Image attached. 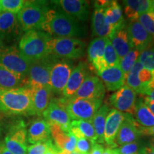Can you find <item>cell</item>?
<instances>
[{"instance_id":"8","label":"cell","mask_w":154,"mask_h":154,"mask_svg":"<svg viewBox=\"0 0 154 154\" xmlns=\"http://www.w3.org/2000/svg\"><path fill=\"white\" fill-rule=\"evenodd\" d=\"M4 143L11 154H26L27 132L24 122L20 121L11 125L5 137Z\"/></svg>"},{"instance_id":"5","label":"cell","mask_w":154,"mask_h":154,"mask_svg":"<svg viewBox=\"0 0 154 154\" xmlns=\"http://www.w3.org/2000/svg\"><path fill=\"white\" fill-rule=\"evenodd\" d=\"M85 42L79 38H53L47 42L49 56L65 59H76L84 54Z\"/></svg>"},{"instance_id":"39","label":"cell","mask_w":154,"mask_h":154,"mask_svg":"<svg viewBox=\"0 0 154 154\" xmlns=\"http://www.w3.org/2000/svg\"><path fill=\"white\" fill-rule=\"evenodd\" d=\"M96 143L87 138H78L75 151L79 154H90L94 145Z\"/></svg>"},{"instance_id":"43","label":"cell","mask_w":154,"mask_h":154,"mask_svg":"<svg viewBox=\"0 0 154 154\" xmlns=\"http://www.w3.org/2000/svg\"><path fill=\"white\" fill-rule=\"evenodd\" d=\"M103 151H104V148L103 147V146L99 143H95L92 148L90 154H103Z\"/></svg>"},{"instance_id":"7","label":"cell","mask_w":154,"mask_h":154,"mask_svg":"<svg viewBox=\"0 0 154 154\" xmlns=\"http://www.w3.org/2000/svg\"><path fill=\"white\" fill-rule=\"evenodd\" d=\"M0 64L11 72L28 77L31 63L21 55L14 45H7L0 40Z\"/></svg>"},{"instance_id":"15","label":"cell","mask_w":154,"mask_h":154,"mask_svg":"<svg viewBox=\"0 0 154 154\" xmlns=\"http://www.w3.org/2000/svg\"><path fill=\"white\" fill-rule=\"evenodd\" d=\"M127 31L133 48L140 52L154 45V38L146 32L138 20L131 22L127 26Z\"/></svg>"},{"instance_id":"34","label":"cell","mask_w":154,"mask_h":154,"mask_svg":"<svg viewBox=\"0 0 154 154\" xmlns=\"http://www.w3.org/2000/svg\"><path fill=\"white\" fill-rule=\"evenodd\" d=\"M139 54L140 51L135 49H133L125 57L120 59L119 66H120L123 72L124 73L125 76L128 74L131 69L134 66V65L138 61Z\"/></svg>"},{"instance_id":"46","label":"cell","mask_w":154,"mask_h":154,"mask_svg":"<svg viewBox=\"0 0 154 154\" xmlns=\"http://www.w3.org/2000/svg\"><path fill=\"white\" fill-rule=\"evenodd\" d=\"M142 96H145L146 98H147L149 100L154 101V89H148Z\"/></svg>"},{"instance_id":"40","label":"cell","mask_w":154,"mask_h":154,"mask_svg":"<svg viewBox=\"0 0 154 154\" xmlns=\"http://www.w3.org/2000/svg\"><path fill=\"white\" fill-rule=\"evenodd\" d=\"M51 140L46 142H40L28 146L26 154H44L52 144Z\"/></svg>"},{"instance_id":"33","label":"cell","mask_w":154,"mask_h":154,"mask_svg":"<svg viewBox=\"0 0 154 154\" xmlns=\"http://www.w3.org/2000/svg\"><path fill=\"white\" fill-rule=\"evenodd\" d=\"M143 68L142 64L139 61H137L134 66L131 69L126 76H125V83L126 86L131 88L136 94H139L140 95L143 94L145 91V88L140 84L139 79H138V72Z\"/></svg>"},{"instance_id":"53","label":"cell","mask_w":154,"mask_h":154,"mask_svg":"<svg viewBox=\"0 0 154 154\" xmlns=\"http://www.w3.org/2000/svg\"><path fill=\"white\" fill-rule=\"evenodd\" d=\"M2 11V6H1V0H0V14H1V12Z\"/></svg>"},{"instance_id":"36","label":"cell","mask_w":154,"mask_h":154,"mask_svg":"<svg viewBox=\"0 0 154 154\" xmlns=\"http://www.w3.org/2000/svg\"><path fill=\"white\" fill-rule=\"evenodd\" d=\"M138 61L143 68L154 72V45L140 51Z\"/></svg>"},{"instance_id":"6","label":"cell","mask_w":154,"mask_h":154,"mask_svg":"<svg viewBox=\"0 0 154 154\" xmlns=\"http://www.w3.org/2000/svg\"><path fill=\"white\" fill-rule=\"evenodd\" d=\"M64 98L65 107L71 119L92 121L94 114L101 106L103 100Z\"/></svg>"},{"instance_id":"31","label":"cell","mask_w":154,"mask_h":154,"mask_svg":"<svg viewBox=\"0 0 154 154\" xmlns=\"http://www.w3.org/2000/svg\"><path fill=\"white\" fill-rule=\"evenodd\" d=\"M135 120L143 128H150L154 126V115L146 105L143 96L140 95L136 103Z\"/></svg>"},{"instance_id":"29","label":"cell","mask_w":154,"mask_h":154,"mask_svg":"<svg viewBox=\"0 0 154 154\" xmlns=\"http://www.w3.org/2000/svg\"><path fill=\"white\" fill-rule=\"evenodd\" d=\"M70 132L78 138H87L96 143L97 136L92 124V121L73 120L71 122Z\"/></svg>"},{"instance_id":"23","label":"cell","mask_w":154,"mask_h":154,"mask_svg":"<svg viewBox=\"0 0 154 154\" xmlns=\"http://www.w3.org/2000/svg\"><path fill=\"white\" fill-rule=\"evenodd\" d=\"M99 75L108 91H117L125 84V74L119 65L105 69Z\"/></svg>"},{"instance_id":"1","label":"cell","mask_w":154,"mask_h":154,"mask_svg":"<svg viewBox=\"0 0 154 154\" xmlns=\"http://www.w3.org/2000/svg\"><path fill=\"white\" fill-rule=\"evenodd\" d=\"M41 30L53 38H77L85 34L79 22L60 9H49Z\"/></svg>"},{"instance_id":"13","label":"cell","mask_w":154,"mask_h":154,"mask_svg":"<svg viewBox=\"0 0 154 154\" xmlns=\"http://www.w3.org/2000/svg\"><path fill=\"white\" fill-rule=\"evenodd\" d=\"M105 92V86L101 79L93 75H88L73 97L103 100Z\"/></svg>"},{"instance_id":"49","label":"cell","mask_w":154,"mask_h":154,"mask_svg":"<svg viewBox=\"0 0 154 154\" xmlns=\"http://www.w3.org/2000/svg\"><path fill=\"white\" fill-rule=\"evenodd\" d=\"M138 154H154V152L152 151L149 147H143L140 149Z\"/></svg>"},{"instance_id":"38","label":"cell","mask_w":154,"mask_h":154,"mask_svg":"<svg viewBox=\"0 0 154 154\" xmlns=\"http://www.w3.org/2000/svg\"><path fill=\"white\" fill-rule=\"evenodd\" d=\"M138 21L140 24L143 26V27L146 30L148 33L154 38V12L149 11V12L144 13L140 14L138 17Z\"/></svg>"},{"instance_id":"22","label":"cell","mask_w":154,"mask_h":154,"mask_svg":"<svg viewBox=\"0 0 154 154\" xmlns=\"http://www.w3.org/2000/svg\"><path fill=\"white\" fill-rule=\"evenodd\" d=\"M51 137L59 151L73 153L75 151L77 138L71 132H66L58 125H49Z\"/></svg>"},{"instance_id":"14","label":"cell","mask_w":154,"mask_h":154,"mask_svg":"<svg viewBox=\"0 0 154 154\" xmlns=\"http://www.w3.org/2000/svg\"><path fill=\"white\" fill-rule=\"evenodd\" d=\"M140 128L141 126L138 124L132 115L126 113L124 120L121 124L116 137V145L121 146L136 142L141 136Z\"/></svg>"},{"instance_id":"3","label":"cell","mask_w":154,"mask_h":154,"mask_svg":"<svg viewBox=\"0 0 154 154\" xmlns=\"http://www.w3.org/2000/svg\"><path fill=\"white\" fill-rule=\"evenodd\" d=\"M50 38L49 34L40 30L27 31L19 43L21 55L29 63L49 57L47 42Z\"/></svg>"},{"instance_id":"45","label":"cell","mask_w":154,"mask_h":154,"mask_svg":"<svg viewBox=\"0 0 154 154\" xmlns=\"http://www.w3.org/2000/svg\"><path fill=\"white\" fill-rule=\"evenodd\" d=\"M140 96H142V95H140ZM143 96V101H144V102H145L146 105L147 106V107L150 109V111H151V113L154 115V101H151V100H149V99H147V98H146L145 96Z\"/></svg>"},{"instance_id":"9","label":"cell","mask_w":154,"mask_h":154,"mask_svg":"<svg viewBox=\"0 0 154 154\" xmlns=\"http://www.w3.org/2000/svg\"><path fill=\"white\" fill-rule=\"evenodd\" d=\"M42 115L49 125H58L64 131L70 132L72 121L65 107L64 98L51 101Z\"/></svg>"},{"instance_id":"51","label":"cell","mask_w":154,"mask_h":154,"mask_svg":"<svg viewBox=\"0 0 154 154\" xmlns=\"http://www.w3.org/2000/svg\"><path fill=\"white\" fill-rule=\"evenodd\" d=\"M149 149L151 150L152 151L154 152V138H151V140H150L149 143Z\"/></svg>"},{"instance_id":"17","label":"cell","mask_w":154,"mask_h":154,"mask_svg":"<svg viewBox=\"0 0 154 154\" xmlns=\"http://www.w3.org/2000/svg\"><path fill=\"white\" fill-rule=\"evenodd\" d=\"M53 3L59 5L61 10L78 22H86L90 13L89 3L84 0H59Z\"/></svg>"},{"instance_id":"26","label":"cell","mask_w":154,"mask_h":154,"mask_svg":"<svg viewBox=\"0 0 154 154\" xmlns=\"http://www.w3.org/2000/svg\"><path fill=\"white\" fill-rule=\"evenodd\" d=\"M29 86L28 77L14 73L0 64V91L15 89Z\"/></svg>"},{"instance_id":"25","label":"cell","mask_w":154,"mask_h":154,"mask_svg":"<svg viewBox=\"0 0 154 154\" xmlns=\"http://www.w3.org/2000/svg\"><path fill=\"white\" fill-rule=\"evenodd\" d=\"M125 14L131 22L137 21L140 14L153 11L154 1L151 0H126L123 1Z\"/></svg>"},{"instance_id":"20","label":"cell","mask_w":154,"mask_h":154,"mask_svg":"<svg viewBox=\"0 0 154 154\" xmlns=\"http://www.w3.org/2000/svg\"><path fill=\"white\" fill-rule=\"evenodd\" d=\"M107 1H96L94 2V11L92 17V34L96 37H109L112 29L105 22L104 6Z\"/></svg>"},{"instance_id":"50","label":"cell","mask_w":154,"mask_h":154,"mask_svg":"<svg viewBox=\"0 0 154 154\" xmlns=\"http://www.w3.org/2000/svg\"><path fill=\"white\" fill-rule=\"evenodd\" d=\"M4 126H5V122H4L3 117L0 115V135L4 130Z\"/></svg>"},{"instance_id":"4","label":"cell","mask_w":154,"mask_h":154,"mask_svg":"<svg viewBox=\"0 0 154 154\" xmlns=\"http://www.w3.org/2000/svg\"><path fill=\"white\" fill-rule=\"evenodd\" d=\"M50 8L46 1H26L17 14L22 30H41L42 25Z\"/></svg>"},{"instance_id":"18","label":"cell","mask_w":154,"mask_h":154,"mask_svg":"<svg viewBox=\"0 0 154 154\" xmlns=\"http://www.w3.org/2000/svg\"><path fill=\"white\" fill-rule=\"evenodd\" d=\"M126 113L121 112L116 109H111L106 120L103 140L107 145L116 147V137L118 134L121 124L124 121Z\"/></svg>"},{"instance_id":"10","label":"cell","mask_w":154,"mask_h":154,"mask_svg":"<svg viewBox=\"0 0 154 154\" xmlns=\"http://www.w3.org/2000/svg\"><path fill=\"white\" fill-rule=\"evenodd\" d=\"M55 61L51 56L31 63L28 73L29 86H50V73Z\"/></svg>"},{"instance_id":"32","label":"cell","mask_w":154,"mask_h":154,"mask_svg":"<svg viewBox=\"0 0 154 154\" xmlns=\"http://www.w3.org/2000/svg\"><path fill=\"white\" fill-rule=\"evenodd\" d=\"M110 110L111 108L109 105L104 104L101 106L95 113L92 119V124L97 136V142L99 143H104L103 135H104L106 120Z\"/></svg>"},{"instance_id":"47","label":"cell","mask_w":154,"mask_h":154,"mask_svg":"<svg viewBox=\"0 0 154 154\" xmlns=\"http://www.w3.org/2000/svg\"><path fill=\"white\" fill-rule=\"evenodd\" d=\"M59 150L57 149V146L54 145L52 143L51 146L49 148V149L47 150V152H46L44 154H58V152H59Z\"/></svg>"},{"instance_id":"44","label":"cell","mask_w":154,"mask_h":154,"mask_svg":"<svg viewBox=\"0 0 154 154\" xmlns=\"http://www.w3.org/2000/svg\"><path fill=\"white\" fill-rule=\"evenodd\" d=\"M140 134L141 136H154V126L150 128H143L141 126L140 128Z\"/></svg>"},{"instance_id":"2","label":"cell","mask_w":154,"mask_h":154,"mask_svg":"<svg viewBox=\"0 0 154 154\" xmlns=\"http://www.w3.org/2000/svg\"><path fill=\"white\" fill-rule=\"evenodd\" d=\"M0 112L8 115H34L29 86L0 91Z\"/></svg>"},{"instance_id":"37","label":"cell","mask_w":154,"mask_h":154,"mask_svg":"<svg viewBox=\"0 0 154 154\" xmlns=\"http://www.w3.org/2000/svg\"><path fill=\"white\" fill-rule=\"evenodd\" d=\"M24 0H1L2 11H7L17 14L24 5Z\"/></svg>"},{"instance_id":"42","label":"cell","mask_w":154,"mask_h":154,"mask_svg":"<svg viewBox=\"0 0 154 154\" xmlns=\"http://www.w3.org/2000/svg\"><path fill=\"white\" fill-rule=\"evenodd\" d=\"M138 76L140 84H141L143 86V87L145 88L146 91V89H147L148 85H149L150 83H151L152 79H153V72L149 70V69L143 68L139 72H138ZM145 91H144V93H145ZM142 95H143V94H142Z\"/></svg>"},{"instance_id":"28","label":"cell","mask_w":154,"mask_h":154,"mask_svg":"<svg viewBox=\"0 0 154 154\" xmlns=\"http://www.w3.org/2000/svg\"><path fill=\"white\" fill-rule=\"evenodd\" d=\"M20 29L22 28L17 14L2 11L0 14V39L18 36Z\"/></svg>"},{"instance_id":"35","label":"cell","mask_w":154,"mask_h":154,"mask_svg":"<svg viewBox=\"0 0 154 154\" xmlns=\"http://www.w3.org/2000/svg\"><path fill=\"white\" fill-rule=\"evenodd\" d=\"M103 59H104L106 68H110V67L119 66V65L120 58L119 57L116 51L113 49L112 44H111L109 38H108L106 45L105 47Z\"/></svg>"},{"instance_id":"30","label":"cell","mask_w":154,"mask_h":154,"mask_svg":"<svg viewBox=\"0 0 154 154\" xmlns=\"http://www.w3.org/2000/svg\"><path fill=\"white\" fill-rule=\"evenodd\" d=\"M104 15L106 23L112 30L125 22L118 2L107 1L104 6Z\"/></svg>"},{"instance_id":"52","label":"cell","mask_w":154,"mask_h":154,"mask_svg":"<svg viewBox=\"0 0 154 154\" xmlns=\"http://www.w3.org/2000/svg\"><path fill=\"white\" fill-rule=\"evenodd\" d=\"M103 154H114V153H113V149H107L104 150V151H103Z\"/></svg>"},{"instance_id":"12","label":"cell","mask_w":154,"mask_h":154,"mask_svg":"<svg viewBox=\"0 0 154 154\" xmlns=\"http://www.w3.org/2000/svg\"><path fill=\"white\" fill-rule=\"evenodd\" d=\"M72 70V66L66 61H60L54 62L50 73L49 81V86L52 93H62Z\"/></svg>"},{"instance_id":"16","label":"cell","mask_w":154,"mask_h":154,"mask_svg":"<svg viewBox=\"0 0 154 154\" xmlns=\"http://www.w3.org/2000/svg\"><path fill=\"white\" fill-rule=\"evenodd\" d=\"M108 38L120 59L125 57L131 50L134 49L131 43L127 31V25L125 22L113 29Z\"/></svg>"},{"instance_id":"19","label":"cell","mask_w":154,"mask_h":154,"mask_svg":"<svg viewBox=\"0 0 154 154\" xmlns=\"http://www.w3.org/2000/svg\"><path fill=\"white\" fill-rule=\"evenodd\" d=\"M108 37H96L90 42L87 49L88 61L93 65L98 74L106 69L103 59Z\"/></svg>"},{"instance_id":"11","label":"cell","mask_w":154,"mask_h":154,"mask_svg":"<svg viewBox=\"0 0 154 154\" xmlns=\"http://www.w3.org/2000/svg\"><path fill=\"white\" fill-rule=\"evenodd\" d=\"M136 94L134 90L124 85L110 96V104L121 112L134 116L136 111Z\"/></svg>"},{"instance_id":"21","label":"cell","mask_w":154,"mask_h":154,"mask_svg":"<svg viewBox=\"0 0 154 154\" xmlns=\"http://www.w3.org/2000/svg\"><path fill=\"white\" fill-rule=\"evenodd\" d=\"M89 75L87 64L80 62L73 69L66 87L62 92L63 97L71 98L76 93L85 79Z\"/></svg>"},{"instance_id":"24","label":"cell","mask_w":154,"mask_h":154,"mask_svg":"<svg viewBox=\"0 0 154 154\" xmlns=\"http://www.w3.org/2000/svg\"><path fill=\"white\" fill-rule=\"evenodd\" d=\"M32 93V103L34 115L41 116L51 102L52 91L50 86H29Z\"/></svg>"},{"instance_id":"48","label":"cell","mask_w":154,"mask_h":154,"mask_svg":"<svg viewBox=\"0 0 154 154\" xmlns=\"http://www.w3.org/2000/svg\"><path fill=\"white\" fill-rule=\"evenodd\" d=\"M0 154H11L6 148L4 141H1V140H0Z\"/></svg>"},{"instance_id":"41","label":"cell","mask_w":154,"mask_h":154,"mask_svg":"<svg viewBox=\"0 0 154 154\" xmlns=\"http://www.w3.org/2000/svg\"><path fill=\"white\" fill-rule=\"evenodd\" d=\"M114 154H138L140 151L139 145L136 142L125 144L119 149H113Z\"/></svg>"},{"instance_id":"27","label":"cell","mask_w":154,"mask_h":154,"mask_svg":"<svg viewBox=\"0 0 154 154\" xmlns=\"http://www.w3.org/2000/svg\"><path fill=\"white\" fill-rule=\"evenodd\" d=\"M51 140L49 125L44 119H37L30 124L27 131V141L35 144Z\"/></svg>"}]
</instances>
